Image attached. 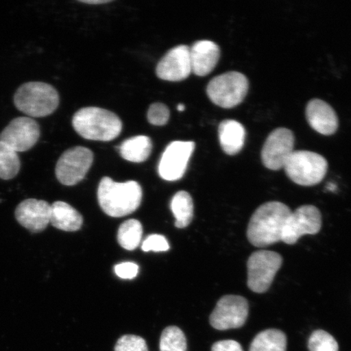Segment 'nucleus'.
<instances>
[{
    "label": "nucleus",
    "mask_w": 351,
    "mask_h": 351,
    "mask_svg": "<svg viewBox=\"0 0 351 351\" xmlns=\"http://www.w3.org/2000/svg\"><path fill=\"white\" fill-rule=\"evenodd\" d=\"M171 209L176 219V227L183 229L190 225L194 217V204L188 192H178L171 201Z\"/></svg>",
    "instance_id": "obj_21"
},
{
    "label": "nucleus",
    "mask_w": 351,
    "mask_h": 351,
    "mask_svg": "<svg viewBox=\"0 0 351 351\" xmlns=\"http://www.w3.org/2000/svg\"><path fill=\"white\" fill-rule=\"evenodd\" d=\"M249 315L248 302L243 296L226 295L217 302L210 317V324L217 330L243 327Z\"/></svg>",
    "instance_id": "obj_9"
},
{
    "label": "nucleus",
    "mask_w": 351,
    "mask_h": 351,
    "mask_svg": "<svg viewBox=\"0 0 351 351\" xmlns=\"http://www.w3.org/2000/svg\"><path fill=\"white\" fill-rule=\"evenodd\" d=\"M212 351H243L238 341L225 340L216 342L213 346Z\"/></svg>",
    "instance_id": "obj_31"
},
{
    "label": "nucleus",
    "mask_w": 351,
    "mask_h": 351,
    "mask_svg": "<svg viewBox=\"0 0 351 351\" xmlns=\"http://www.w3.org/2000/svg\"><path fill=\"white\" fill-rule=\"evenodd\" d=\"M310 351H339V344L332 335L324 330L313 332L308 341Z\"/></svg>",
    "instance_id": "obj_26"
},
{
    "label": "nucleus",
    "mask_w": 351,
    "mask_h": 351,
    "mask_svg": "<svg viewBox=\"0 0 351 351\" xmlns=\"http://www.w3.org/2000/svg\"><path fill=\"white\" fill-rule=\"evenodd\" d=\"M115 351H148V348L143 337L125 335L117 341Z\"/></svg>",
    "instance_id": "obj_27"
},
{
    "label": "nucleus",
    "mask_w": 351,
    "mask_h": 351,
    "mask_svg": "<svg viewBox=\"0 0 351 351\" xmlns=\"http://www.w3.org/2000/svg\"><path fill=\"white\" fill-rule=\"evenodd\" d=\"M21 160L19 153L0 142V178L11 180L19 173Z\"/></svg>",
    "instance_id": "obj_24"
},
{
    "label": "nucleus",
    "mask_w": 351,
    "mask_h": 351,
    "mask_svg": "<svg viewBox=\"0 0 351 351\" xmlns=\"http://www.w3.org/2000/svg\"><path fill=\"white\" fill-rule=\"evenodd\" d=\"M322 216L315 206L304 205L289 215L283 231V243L293 245L302 236L318 234L322 230Z\"/></svg>",
    "instance_id": "obj_10"
},
{
    "label": "nucleus",
    "mask_w": 351,
    "mask_h": 351,
    "mask_svg": "<svg viewBox=\"0 0 351 351\" xmlns=\"http://www.w3.org/2000/svg\"><path fill=\"white\" fill-rule=\"evenodd\" d=\"M115 273L122 279H134L138 274V266L134 263L126 262L115 266Z\"/></svg>",
    "instance_id": "obj_30"
},
{
    "label": "nucleus",
    "mask_w": 351,
    "mask_h": 351,
    "mask_svg": "<svg viewBox=\"0 0 351 351\" xmlns=\"http://www.w3.org/2000/svg\"><path fill=\"white\" fill-rule=\"evenodd\" d=\"M169 109L164 104H153L148 110L147 119L153 125H165L169 121Z\"/></svg>",
    "instance_id": "obj_28"
},
{
    "label": "nucleus",
    "mask_w": 351,
    "mask_h": 351,
    "mask_svg": "<svg viewBox=\"0 0 351 351\" xmlns=\"http://www.w3.org/2000/svg\"><path fill=\"white\" fill-rule=\"evenodd\" d=\"M287 336L278 329H267L254 337L250 351H287Z\"/></svg>",
    "instance_id": "obj_22"
},
{
    "label": "nucleus",
    "mask_w": 351,
    "mask_h": 351,
    "mask_svg": "<svg viewBox=\"0 0 351 351\" xmlns=\"http://www.w3.org/2000/svg\"><path fill=\"white\" fill-rule=\"evenodd\" d=\"M285 172L292 182L302 186L317 185L326 177L328 162L317 153L295 151L284 167Z\"/></svg>",
    "instance_id": "obj_5"
},
{
    "label": "nucleus",
    "mask_w": 351,
    "mask_h": 351,
    "mask_svg": "<svg viewBox=\"0 0 351 351\" xmlns=\"http://www.w3.org/2000/svg\"><path fill=\"white\" fill-rule=\"evenodd\" d=\"M295 147V136L291 130L278 128L269 134L263 145L261 158L263 165L270 170L284 169Z\"/></svg>",
    "instance_id": "obj_12"
},
{
    "label": "nucleus",
    "mask_w": 351,
    "mask_h": 351,
    "mask_svg": "<svg viewBox=\"0 0 351 351\" xmlns=\"http://www.w3.org/2000/svg\"><path fill=\"white\" fill-rule=\"evenodd\" d=\"M282 263V256L274 252L262 250L252 253L247 261L249 289L257 293L269 291Z\"/></svg>",
    "instance_id": "obj_7"
},
{
    "label": "nucleus",
    "mask_w": 351,
    "mask_h": 351,
    "mask_svg": "<svg viewBox=\"0 0 351 351\" xmlns=\"http://www.w3.org/2000/svg\"><path fill=\"white\" fill-rule=\"evenodd\" d=\"M83 3L87 4H93V5H96V4H104L112 2V0H82L80 1Z\"/></svg>",
    "instance_id": "obj_32"
},
{
    "label": "nucleus",
    "mask_w": 351,
    "mask_h": 351,
    "mask_svg": "<svg viewBox=\"0 0 351 351\" xmlns=\"http://www.w3.org/2000/svg\"><path fill=\"white\" fill-rule=\"evenodd\" d=\"M195 144L194 142L175 141L165 149L160 160L159 174L165 181L174 182L185 174Z\"/></svg>",
    "instance_id": "obj_13"
},
{
    "label": "nucleus",
    "mask_w": 351,
    "mask_h": 351,
    "mask_svg": "<svg viewBox=\"0 0 351 351\" xmlns=\"http://www.w3.org/2000/svg\"><path fill=\"white\" fill-rule=\"evenodd\" d=\"M40 126L33 118L20 117L13 119L0 134V142L16 152L30 150L40 138Z\"/></svg>",
    "instance_id": "obj_11"
},
{
    "label": "nucleus",
    "mask_w": 351,
    "mask_h": 351,
    "mask_svg": "<svg viewBox=\"0 0 351 351\" xmlns=\"http://www.w3.org/2000/svg\"><path fill=\"white\" fill-rule=\"evenodd\" d=\"M152 143L147 136L140 135L125 140L119 147L123 159L133 163H143L150 156Z\"/></svg>",
    "instance_id": "obj_20"
},
{
    "label": "nucleus",
    "mask_w": 351,
    "mask_h": 351,
    "mask_svg": "<svg viewBox=\"0 0 351 351\" xmlns=\"http://www.w3.org/2000/svg\"><path fill=\"white\" fill-rule=\"evenodd\" d=\"M168 241L164 236L159 234H152L147 237L143 241L142 250L145 252H167L169 250Z\"/></svg>",
    "instance_id": "obj_29"
},
{
    "label": "nucleus",
    "mask_w": 351,
    "mask_h": 351,
    "mask_svg": "<svg viewBox=\"0 0 351 351\" xmlns=\"http://www.w3.org/2000/svg\"><path fill=\"white\" fill-rule=\"evenodd\" d=\"M143 238V226L137 219H132L122 223L118 230L117 241L121 247L134 251L138 247Z\"/></svg>",
    "instance_id": "obj_23"
},
{
    "label": "nucleus",
    "mask_w": 351,
    "mask_h": 351,
    "mask_svg": "<svg viewBox=\"0 0 351 351\" xmlns=\"http://www.w3.org/2000/svg\"><path fill=\"white\" fill-rule=\"evenodd\" d=\"M291 210L280 202H269L258 207L250 219L247 239L254 247H265L282 241Z\"/></svg>",
    "instance_id": "obj_1"
},
{
    "label": "nucleus",
    "mask_w": 351,
    "mask_h": 351,
    "mask_svg": "<svg viewBox=\"0 0 351 351\" xmlns=\"http://www.w3.org/2000/svg\"><path fill=\"white\" fill-rule=\"evenodd\" d=\"M191 73L190 48L186 45L176 47L167 52L156 68L158 77L169 82L185 80Z\"/></svg>",
    "instance_id": "obj_14"
},
{
    "label": "nucleus",
    "mask_w": 351,
    "mask_h": 351,
    "mask_svg": "<svg viewBox=\"0 0 351 351\" xmlns=\"http://www.w3.org/2000/svg\"><path fill=\"white\" fill-rule=\"evenodd\" d=\"M15 106L26 116L45 117L53 113L60 104V95L47 83L30 82L21 85L14 95Z\"/></svg>",
    "instance_id": "obj_4"
},
{
    "label": "nucleus",
    "mask_w": 351,
    "mask_h": 351,
    "mask_svg": "<svg viewBox=\"0 0 351 351\" xmlns=\"http://www.w3.org/2000/svg\"><path fill=\"white\" fill-rule=\"evenodd\" d=\"M311 128L323 135H332L339 128V118L330 105L322 99L311 100L306 109Z\"/></svg>",
    "instance_id": "obj_16"
},
{
    "label": "nucleus",
    "mask_w": 351,
    "mask_h": 351,
    "mask_svg": "<svg viewBox=\"0 0 351 351\" xmlns=\"http://www.w3.org/2000/svg\"><path fill=\"white\" fill-rule=\"evenodd\" d=\"M93 160V152L89 149L83 147L70 148L57 162L56 178L62 185L75 186L85 178Z\"/></svg>",
    "instance_id": "obj_8"
},
{
    "label": "nucleus",
    "mask_w": 351,
    "mask_h": 351,
    "mask_svg": "<svg viewBox=\"0 0 351 351\" xmlns=\"http://www.w3.org/2000/svg\"><path fill=\"white\" fill-rule=\"evenodd\" d=\"M249 82L239 72H229L212 79L207 87L208 98L214 104L223 108L238 106L247 96Z\"/></svg>",
    "instance_id": "obj_6"
},
{
    "label": "nucleus",
    "mask_w": 351,
    "mask_h": 351,
    "mask_svg": "<svg viewBox=\"0 0 351 351\" xmlns=\"http://www.w3.org/2000/svg\"><path fill=\"white\" fill-rule=\"evenodd\" d=\"M192 73L199 77H205L213 71L221 57V50L217 43L201 40L190 48Z\"/></svg>",
    "instance_id": "obj_17"
},
{
    "label": "nucleus",
    "mask_w": 351,
    "mask_h": 351,
    "mask_svg": "<svg viewBox=\"0 0 351 351\" xmlns=\"http://www.w3.org/2000/svg\"><path fill=\"white\" fill-rule=\"evenodd\" d=\"M160 351H187L186 337L182 329L176 326L167 327L162 332Z\"/></svg>",
    "instance_id": "obj_25"
},
{
    "label": "nucleus",
    "mask_w": 351,
    "mask_h": 351,
    "mask_svg": "<svg viewBox=\"0 0 351 351\" xmlns=\"http://www.w3.org/2000/svg\"><path fill=\"white\" fill-rule=\"evenodd\" d=\"M219 144L227 155L235 156L244 147L245 130L243 125L234 120H226L218 129Z\"/></svg>",
    "instance_id": "obj_18"
},
{
    "label": "nucleus",
    "mask_w": 351,
    "mask_h": 351,
    "mask_svg": "<svg viewBox=\"0 0 351 351\" xmlns=\"http://www.w3.org/2000/svg\"><path fill=\"white\" fill-rule=\"evenodd\" d=\"M143 191L137 182H116L105 177L98 189L100 208L109 217H122L135 212L142 203Z\"/></svg>",
    "instance_id": "obj_2"
},
{
    "label": "nucleus",
    "mask_w": 351,
    "mask_h": 351,
    "mask_svg": "<svg viewBox=\"0 0 351 351\" xmlns=\"http://www.w3.org/2000/svg\"><path fill=\"white\" fill-rule=\"evenodd\" d=\"M185 108H186L185 105H184L183 104H178V112H184V111H185Z\"/></svg>",
    "instance_id": "obj_33"
},
{
    "label": "nucleus",
    "mask_w": 351,
    "mask_h": 351,
    "mask_svg": "<svg viewBox=\"0 0 351 351\" xmlns=\"http://www.w3.org/2000/svg\"><path fill=\"white\" fill-rule=\"evenodd\" d=\"M73 126L83 138L101 142L112 141L122 130V122L115 113L95 107L78 110Z\"/></svg>",
    "instance_id": "obj_3"
},
{
    "label": "nucleus",
    "mask_w": 351,
    "mask_h": 351,
    "mask_svg": "<svg viewBox=\"0 0 351 351\" xmlns=\"http://www.w3.org/2000/svg\"><path fill=\"white\" fill-rule=\"evenodd\" d=\"M51 206L50 223L56 229L66 232H75L81 229L83 218L72 206L62 201H56Z\"/></svg>",
    "instance_id": "obj_19"
},
{
    "label": "nucleus",
    "mask_w": 351,
    "mask_h": 351,
    "mask_svg": "<svg viewBox=\"0 0 351 351\" xmlns=\"http://www.w3.org/2000/svg\"><path fill=\"white\" fill-rule=\"evenodd\" d=\"M51 206L44 200L29 199L22 201L15 210V217L21 226L30 232H40L51 221Z\"/></svg>",
    "instance_id": "obj_15"
}]
</instances>
